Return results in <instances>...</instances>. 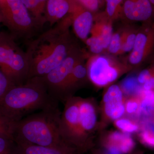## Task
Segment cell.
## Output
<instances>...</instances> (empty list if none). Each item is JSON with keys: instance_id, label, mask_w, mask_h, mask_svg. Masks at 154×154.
I'll return each mask as SVG.
<instances>
[{"instance_id": "cell-1", "label": "cell", "mask_w": 154, "mask_h": 154, "mask_svg": "<svg viewBox=\"0 0 154 154\" xmlns=\"http://www.w3.org/2000/svg\"><path fill=\"white\" fill-rule=\"evenodd\" d=\"M71 25L67 15L28 45L25 52L29 65L28 79L45 76L68 55L75 45L69 32Z\"/></svg>"}, {"instance_id": "cell-2", "label": "cell", "mask_w": 154, "mask_h": 154, "mask_svg": "<svg viewBox=\"0 0 154 154\" xmlns=\"http://www.w3.org/2000/svg\"><path fill=\"white\" fill-rule=\"evenodd\" d=\"M58 105L48 94L42 78L34 77L15 85L6 93L0 101V118L11 124L35 110Z\"/></svg>"}, {"instance_id": "cell-3", "label": "cell", "mask_w": 154, "mask_h": 154, "mask_svg": "<svg viewBox=\"0 0 154 154\" xmlns=\"http://www.w3.org/2000/svg\"><path fill=\"white\" fill-rule=\"evenodd\" d=\"M61 114L58 105L11 123V130L15 143L45 146L66 144L63 140L60 133Z\"/></svg>"}, {"instance_id": "cell-4", "label": "cell", "mask_w": 154, "mask_h": 154, "mask_svg": "<svg viewBox=\"0 0 154 154\" xmlns=\"http://www.w3.org/2000/svg\"><path fill=\"white\" fill-rule=\"evenodd\" d=\"M79 97H72L65 102L61 114L59 131L64 142L77 149L82 153L93 147L92 138L83 130L79 113Z\"/></svg>"}, {"instance_id": "cell-5", "label": "cell", "mask_w": 154, "mask_h": 154, "mask_svg": "<svg viewBox=\"0 0 154 154\" xmlns=\"http://www.w3.org/2000/svg\"><path fill=\"white\" fill-rule=\"evenodd\" d=\"M0 69L15 85L28 79L29 65L25 52L17 45L14 36L0 33Z\"/></svg>"}, {"instance_id": "cell-6", "label": "cell", "mask_w": 154, "mask_h": 154, "mask_svg": "<svg viewBox=\"0 0 154 154\" xmlns=\"http://www.w3.org/2000/svg\"><path fill=\"white\" fill-rule=\"evenodd\" d=\"M86 66L88 79L98 87L108 85L132 69L112 58L99 54L90 58Z\"/></svg>"}, {"instance_id": "cell-7", "label": "cell", "mask_w": 154, "mask_h": 154, "mask_svg": "<svg viewBox=\"0 0 154 154\" xmlns=\"http://www.w3.org/2000/svg\"><path fill=\"white\" fill-rule=\"evenodd\" d=\"M0 14L14 36L28 35L36 25L21 0H0Z\"/></svg>"}, {"instance_id": "cell-8", "label": "cell", "mask_w": 154, "mask_h": 154, "mask_svg": "<svg viewBox=\"0 0 154 154\" xmlns=\"http://www.w3.org/2000/svg\"><path fill=\"white\" fill-rule=\"evenodd\" d=\"M83 53L75 45L57 67L45 76L42 77L50 96L59 102L63 101L65 87L69 76L77 63L84 59Z\"/></svg>"}, {"instance_id": "cell-9", "label": "cell", "mask_w": 154, "mask_h": 154, "mask_svg": "<svg viewBox=\"0 0 154 154\" xmlns=\"http://www.w3.org/2000/svg\"><path fill=\"white\" fill-rule=\"evenodd\" d=\"M154 56V21L143 23L139 28L128 60L131 68L141 66Z\"/></svg>"}, {"instance_id": "cell-10", "label": "cell", "mask_w": 154, "mask_h": 154, "mask_svg": "<svg viewBox=\"0 0 154 154\" xmlns=\"http://www.w3.org/2000/svg\"><path fill=\"white\" fill-rule=\"evenodd\" d=\"M125 99L120 86H110L103 95L101 127L122 118L125 113Z\"/></svg>"}, {"instance_id": "cell-11", "label": "cell", "mask_w": 154, "mask_h": 154, "mask_svg": "<svg viewBox=\"0 0 154 154\" xmlns=\"http://www.w3.org/2000/svg\"><path fill=\"white\" fill-rule=\"evenodd\" d=\"M68 15L71 20L75 34L81 40L85 41L94 25V14L77 0H70V9Z\"/></svg>"}, {"instance_id": "cell-12", "label": "cell", "mask_w": 154, "mask_h": 154, "mask_svg": "<svg viewBox=\"0 0 154 154\" xmlns=\"http://www.w3.org/2000/svg\"><path fill=\"white\" fill-rule=\"evenodd\" d=\"M122 15L132 22L154 21V8L149 0H124Z\"/></svg>"}, {"instance_id": "cell-13", "label": "cell", "mask_w": 154, "mask_h": 154, "mask_svg": "<svg viewBox=\"0 0 154 154\" xmlns=\"http://www.w3.org/2000/svg\"><path fill=\"white\" fill-rule=\"evenodd\" d=\"M79 113L82 128L91 137V134L96 128L97 121L96 106L93 100L79 97Z\"/></svg>"}, {"instance_id": "cell-14", "label": "cell", "mask_w": 154, "mask_h": 154, "mask_svg": "<svg viewBox=\"0 0 154 154\" xmlns=\"http://www.w3.org/2000/svg\"><path fill=\"white\" fill-rule=\"evenodd\" d=\"M16 154H83L66 144L56 146L16 144Z\"/></svg>"}, {"instance_id": "cell-15", "label": "cell", "mask_w": 154, "mask_h": 154, "mask_svg": "<svg viewBox=\"0 0 154 154\" xmlns=\"http://www.w3.org/2000/svg\"><path fill=\"white\" fill-rule=\"evenodd\" d=\"M91 30V36L100 39L104 49H107L113 33L112 21L109 19L105 12L94 16V21Z\"/></svg>"}, {"instance_id": "cell-16", "label": "cell", "mask_w": 154, "mask_h": 154, "mask_svg": "<svg viewBox=\"0 0 154 154\" xmlns=\"http://www.w3.org/2000/svg\"><path fill=\"white\" fill-rule=\"evenodd\" d=\"M84 61V58L77 63L74 67L65 87L63 102H66L72 97L75 91L88 78L87 66Z\"/></svg>"}, {"instance_id": "cell-17", "label": "cell", "mask_w": 154, "mask_h": 154, "mask_svg": "<svg viewBox=\"0 0 154 154\" xmlns=\"http://www.w3.org/2000/svg\"><path fill=\"white\" fill-rule=\"evenodd\" d=\"M69 9L70 0H48L45 10V22L52 26L66 16Z\"/></svg>"}, {"instance_id": "cell-18", "label": "cell", "mask_w": 154, "mask_h": 154, "mask_svg": "<svg viewBox=\"0 0 154 154\" xmlns=\"http://www.w3.org/2000/svg\"><path fill=\"white\" fill-rule=\"evenodd\" d=\"M138 29L139 28H131L121 31V48L119 54L132 50Z\"/></svg>"}, {"instance_id": "cell-19", "label": "cell", "mask_w": 154, "mask_h": 154, "mask_svg": "<svg viewBox=\"0 0 154 154\" xmlns=\"http://www.w3.org/2000/svg\"><path fill=\"white\" fill-rule=\"evenodd\" d=\"M29 13L33 15L36 25H41L45 23L44 11L37 0H21Z\"/></svg>"}, {"instance_id": "cell-20", "label": "cell", "mask_w": 154, "mask_h": 154, "mask_svg": "<svg viewBox=\"0 0 154 154\" xmlns=\"http://www.w3.org/2000/svg\"><path fill=\"white\" fill-rule=\"evenodd\" d=\"M141 85L137 81V78L131 76L122 81L120 86L123 94L131 96L139 95L142 91Z\"/></svg>"}, {"instance_id": "cell-21", "label": "cell", "mask_w": 154, "mask_h": 154, "mask_svg": "<svg viewBox=\"0 0 154 154\" xmlns=\"http://www.w3.org/2000/svg\"><path fill=\"white\" fill-rule=\"evenodd\" d=\"M139 112L148 114L154 110V90H145L143 88L140 94Z\"/></svg>"}, {"instance_id": "cell-22", "label": "cell", "mask_w": 154, "mask_h": 154, "mask_svg": "<svg viewBox=\"0 0 154 154\" xmlns=\"http://www.w3.org/2000/svg\"><path fill=\"white\" fill-rule=\"evenodd\" d=\"M106 4L105 13L107 17L113 21L122 14L124 0H104Z\"/></svg>"}, {"instance_id": "cell-23", "label": "cell", "mask_w": 154, "mask_h": 154, "mask_svg": "<svg viewBox=\"0 0 154 154\" xmlns=\"http://www.w3.org/2000/svg\"><path fill=\"white\" fill-rule=\"evenodd\" d=\"M116 127L122 132L130 134L137 132L139 128L138 125L134 122L127 118H120L114 121Z\"/></svg>"}, {"instance_id": "cell-24", "label": "cell", "mask_w": 154, "mask_h": 154, "mask_svg": "<svg viewBox=\"0 0 154 154\" xmlns=\"http://www.w3.org/2000/svg\"><path fill=\"white\" fill-rule=\"evenodd\" d=\"M140 96L139 95L129 96L125 99V113L128 115H131L138 113L140 107Z\"/></svg>"}, {"instance_id": "cell-25", "label": "cell", "mask_w": 154, "mask_h": 154, "mask_svg": "<svg viewBox=\"0 0 154 154\" xmlns=\"http://www.w3.org/2000/svg\"><path fill=\"white\" fill-rule=\"evenodd\" d=\"M121 48V31L113 33L107 50L112 54H119Z\"/></svg>"}, {"instance_id": "cell-26", "label": "cell", "mask_w": 154, "mask_h": 154, "mask_svg": "<svg viewBox=\"0 0 154 154\" xmlns=\"http://www.w3.org/2000/svg\"><path fill=\"white\" fill-rule=\"evenodd\" d=\"M90 51L95 55L99 54L105 50L102 42L95 36H91L85 41Z\"/></svg>"}, {"instance_id": "cell-27", "label": "cell", "mask_w": 154, "mask_h": 154, "mask_svg": "<svg viewBox=\"0 0 154 154\" xmlns=\"http://www.w3.org/2000/svg\"><path fill=\"white\" fill-rule=\"evenodd\" d=\"M16 147L14 140L0 137V154H16Z\"/></svg>"}, {"instance_id": "cell-28", "label": "cell", "mask_w": 154, "mask_h": 154, "mask_svg": "<svg viewBox=\"0 0 154 154\" xmlns=\"http://www.w3.org/2000/svg\"><path fill=\"white\" fill-rule=\"evenodd\" d=\"M15 85L0 69V101L9 90Z\"/></svg>"}, {"instance_id": "cell-29", "label": "cell", "mask_w": 154, "mask_h": 154, "mask_svg": "<svg viewBox=\"0 0 154 154\" xmlns=\"http://www.w3.org/2000/svg\"><path fill=\"white\" fill-rule=\"evenodd\" d=\"M81 5L94 14L101 8L104 0H77Z\"/></svg>"}, {"instance_id": "cell-30", "label": "cell", "mask_w": 154, "mask_h": 154, "mask_svg": "<svg viewBox=\"0 0 154 154\" xmlns=\"http://www.w3.org/2000/svg\"><path fill=\"white\" fill-rule=\"evenodd\" d=\"M140 140L144 145L154 149V133L149 129L144 130L139 135Z\"/></svg>"}, {"instance_id": "cell-31", "label": "cell", "mask_w": 154, "mask_h": 154, "mask_svg": "<svg viewBox=\"0 0 154 154\" xmlns=\"http://www.w3.org/2000/svg\"><path fill=\"white\" fill-rule=\"evenodd\" d=\"M0 137L7 138L14 141L10 124L4 121L1 118H0Z\"/></svg>"}, {"instance_id": "cell-32", "label": "cell", "mask_w": 154, "mask_h": 154, "mask_svg": "<svg viewBox=\"0 0 154 154\" xmlns=\"http://www.w3.org/2000/svg\"><path fill=\"white\" fill-rule=\"evenodd\" d=\"M48 0H37V2L40 5L41 8L44 11L45 10V6H46V3H47Z\"/></svg>"}, {"instance_id": "cell-33", "label": "cell", "mask_w": 154, "mask_h": 154, "mask_svg": "<svg viewBox=\"0 0 154 154\" xmlns=\"http://www.w3.org/2000/svg\"><path fill=\"white\" fill-rule=\"evenodd\" d=\"M130 154H144L143 152L140 150H133L130 153Z\"/></svg>"}, {"instance_id": "cell-34", "label": "cell", "mask_w": 154, "mask_h": 154, "mask_svg": "<svg viewBox=\"0 0 154 154\" xmlns=\"http://www.w3.org/2000/svg\"><path fill=\"white\" fill-rule=\"evenodd\" d=\"M92 154H105L103 152L100 151L99 150H94L93 151V153Z\"/></svg>"}, {"instance_id": "cell-35", "label": "cell", "mask_w": 154, "mask_h": 154, "mask_svg": "<svg viewBox=\"0 0 154 154\" xmlns=\"http://www.w3.org/2000/svg\"><path fill=\"white\" fill-rule=\"evenodd\" d=\"M149 1H150L154 8V0H149Z\"/></svg>"}, {"instance_id": "cell-36", "label": "cell", "mask_w": 154, "mask_h": 154, "mask_svg": "<svg viewBox=\"0 0 154 154\" xmlns=\"http://www.w3.org/2000/svg\"><path fill=\"white\" fill-rule=\"evenodd\" d=\"M2 22H3L2 19V16H1V14H0V24ZM0 33H1V32H0Z\"/></svg>"}]
</instances>
